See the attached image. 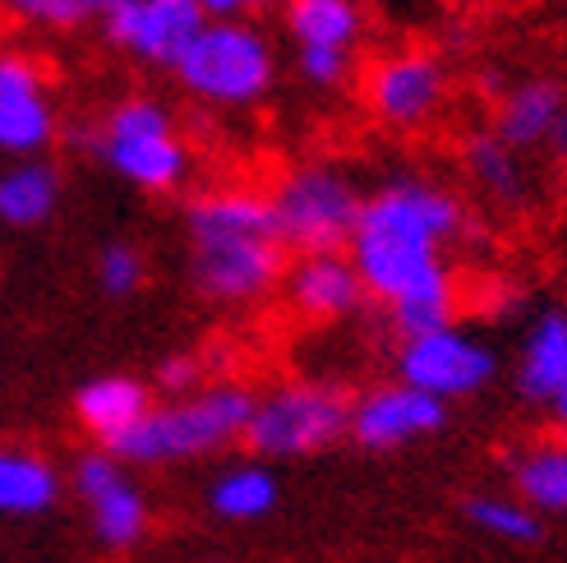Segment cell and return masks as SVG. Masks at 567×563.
<instances>
[{
    "label": "cell",
    "instance_id": "cell-18",
    "mask_svg": "<svg viewBox=\"0 0 567 563\" xmlns=\"http://www.w3.org/2000/svg\"><path fill=\"white\" fill-rule=\"evenodd\" d=\"M65 499V471L38 448L0 443V518H42Z\"/></svg>",
    "mask_w": 567,
    "mask_h": 563
},
{
    "label": "cell",
    "instance_id": "cell-11",
    "mask_svg": "<svg viewBox=\"0 0 567 563\" xmlns=\"http://www.w3.org/2000/svg\"><path fill=\"white\" fill-rule=\"evenodd\" d=\"M443 426H447V402H439L430 392H420L392 375L351 398L347 439L355 448H364V453H396V448H406V443L434 439Z\"/></svg>",
    "mask_w": 567,
    "mask_h": 563
},
{
    "label": "cell",
    "instance_id": "cell-32",
    "mask_svg": "<svg viewBox=\"0 0 567 563\" xmlns=\"http://www.w3.org/2000/svg\"><path fill=\"white\" fill-rule=\"evenodd\" d=\"M264 10H281V0H254V14H264Z\"/></svg>",
    "mask_w": 567,
    "mask_h": 563
},
{
    "label": "cell",
    "instance_id": "cell-2",
    "mask_svg": "<svg viewBox=\"0 0 567 563\" xmlns=\"http://www.w3.org/2000/svg\"><path fill=\"white\" fill-rule=\"evenodd\" d=\"M254 392L236 379H208L204 388L181 398H153V407L106 448L134 471L153 467H189L231 453L245 443Z\"/></svg>",
    "mask_w": 567,
    "mask_h": 563
},
{
    "label": "cell",
    "instance_id": "cell-21",
    "mask_svg": "<svg viewBox=\"0 0 567 563\" xmlns=\"http://www.w3.org/2000/svg\"><path fill=\"white\" fill-rule=\"evenodd\" d=\"M61 172L47 157H14L0 172V227L38 232L61 208Z\"/></svg>",
    "mask_w": 567,
    "mask_h": 563
},
{
    "label": "cell",
    "instance_id": "cell-1",
    "mask_svg": "<svg viewBox=\"0 0 567 563\" xmlns=\"http://www.w3.org/2000/svg\"><path fill=\"white\" fill-rule=\"evenodd\" d=\"M185 273L198 300L249 309L281 291L291 249L281 245L268 190L208 185L185 204Z\"/></svg>",
    "mask_w": 567,
    "mask_h": 563
},
{
    "label": "cell",
    "instance_id": "cell-8",
    "mask_svg": "<svg viewBox=\"0 0 567 563\" xmlns=\"http://www.w3.org/2000/svg\"><path fill=\"white\" fill-rule=\"evenodd\" d=\"M65 494L79 499L93 541L106 554H130L148 541V526H153L148 490L138 485L134 467H125L116 453H106V448H83L74 458V467L65 471Z\"/></svg>",
    "mask_w": 567,
    "mask_h": 563
},
{
    "label": "cell",
    "instance_id": "cell-26",
    "mask_svg": "<svg viewBox=\"0 0 567 563\" xmlns=\"http://www.w3.org/2000/svg\"><path fill=\"white\" fill-rule=\"evenodd\" d=\"M97 287L111 296V300H130L144 291V282H148V259H144V249L130 245V240H111L97 249Z\"/></svg>",
    "mask_w": 567,
    "mask_h": 563
},
{
    "label": "cell",
    "instance_id": "cell-29",
    "mask_svg": "<svg viewBox=\"0 0 567 563\" xmlns=\"http://www.w3.org/2000/svg\"><path fill=\"white\" fill-rule=\"evenodd\" d=\"M204 19H249L254 14V0H194Z\"/></svg>",
    "mask_w": 567,
    "mask_h": 563
},
{
    "label": "cell",
    "instance_id": "cell-27",
    "mask_svg": "<svg viewBox=\"0 0 567 563\" xmlns=\"http://www.w3.org/2000/svg\"><path fill=\"white\" fill-rule=\"evenodd\" d=\"M355 70V51L337 47H296V74L319 93H337Z\"/></svg>",
    "mask_w": 567,
    "mask_h": 563
},
{
    "label": "cell",
    "instance_id": "cell-25",
    "mask_svg": "<svg viewBox=\"0 0 567 563\" xmlns=\"http://www.w3.org/2000/svg\"><path fill=\"white\" fill-rule=\"evenodd\" d=\"M116 0H0V14L42 33H74L83 23H102Z\"/></svg>",
    "mask_w": 567,
    "mask_h": 563
},
{
    "label": "cell",
    "instance_id": "cell-31",
    "mask_svg": "<svg viewBox=\"0 0 567 563\" xmlns=\"http://www.w3.org/2000/svg\"><path fill=\"white\" fill-rule=\"evenodd\" d=\"M549 149L567 162V111H563V116H558V125H554V134H549Z\"/></svg>",
    "mask_w": 567,
    "mask_h": 563
},
{
    "label": "cell",
    "instance_id": "cell-17",
    "mask_svg": "<svg viewBox=\"0 0 567 563\" xmlns=\"http://www.w3.org/2000/svg\"><path fill=\"white\" fill-rule=\"evenodd\" d=\"M567 383V309H540L517 347V392L535 407H549V398Z\"/></svg>",
    "mask_w": 567,
    "mask_h": 563
},
{
    "label": "cell",
    "instance_id": "cell-12",
    "mask_svg": "<svg viewBox=\"0 0 567 563\" xmlns=\"http://www.w3.org/2000/svg\"><path fill=\"white\" fill-rule=\"evenodd\" d=\"M204 23L194 0H116L102 19V38L134 65L172 70Z\"/></svg>",
    "mask_w": 567,
    "mask_h": 563
},
{
    "label": "cell",
    "instance_id": "cell-13",
    "mask_svg": "<svg viewBox=\"0 0 567 563\" xmlns=\"http://www.w3.org/2000/svg\"><path fill=\"white\" fill-rule=\"evenodd\" d=\"M55 134H61V116L42 61L19 47H0V153L47 157Z\"/></svg>",
    "mask_w": 567,
    "mask_h": 563
},
{
    "label": "cell",
    "instance_id": "cell-23",
    "mask_svg": "<svg viewBox=\"0 0 567 563\" xmlns=\"http://www.w3.org/2000/svg\"><path fill=\"white\" fill-rule=\"evenodd\" d=\"M462 166H466L471 185L485 194L489 204H498V208H517V204H526V194H530L526 162H522V153H517L513 144H503L494 130H480V134L466 139Z\"/></svg>",
    "mask_w": 567,
    "mask_h": 563
},
{
    "label": "cell",
    "instance_id": "cell-30",
    "mask_svg": "<svg viewBox=\"0 0 567 563\" xmlns=\"http://www.w3.org/2000/svg\"><path fill=\"white\" fill-rule=\"evenodd\" d=\"M545 411L554 416V430H558V434H567V383H563V388L554 392V398H549V407H545Z\"/></svg>",
    "mask_w": 567,
    "mask_h": 563
},
{
    "label": "cell",
    "instance_id": "cell-16",
    "mask_svg": "<svg viewBox=\"0 0 567 563\" xmlns=\"http://www.w3.org/2000/svg\"><path fill=\"white\" fill-rule=\"evenodd\" d=\"M153 407V388L138 375H93L74 392V426L93 439V448H111L138 416Z\"/></svg>",
    "mask_w": 567,
    "mask_h": 563
},
{
    "label": "cell",
    "instance_id": "cell-22",
    "mask_svg": "<svg viewBox=\"0 0 567 563\" xmlns=\"http://www.w3.org/2000/svg\"><path fill=\"white\" fill-rule=\"evenodd\" d=\"M281 28L291 47H337L355 51L370 28L364 0H281Z\"/></svg>",
    "mask_w": 567,
    "mask_h": 563
},
{
    "label": "cell",
    "instance_id": "cell-6",
    "mask_svg": "<svg viewBox=\"0 0 567 563\" xmlns=\"http://www.w3.org/2000/svg\"><path fill=\"white\" fill-rule=\"evenodd\" d=\"M351 392L328 379H281L268 392H254L245 448L259 462H300L319 458L347 439Z\"/></svg>",
    "mask_w": 567,
    "mask_h": 563
},
{
    "label": "cell",
    "instance_id": "cell-4",
    "mask_svg": "<svg viewBox=\"0 0 567 563\" xmlns=\"http://www.w3.org/2000/svg\"><path fill=\"white\" fill-rule=\"evenodd\" d=\"M89 153L138 194H176L194 176V153L176 111L148 93L111 102L106 116L89 130Z\"/></svg>",
    "mask_w": 567,
    "mask_h": 563
},
{
    "label": "cell",
    "instance_id": "cell-10",
    "mask_svg": "<svg viewBox=\"0 0 567 563\" xmlns=\"http://www.w3.org/2000/svg\"><path fill=\"white\" fill-rule=\"evenodd\" d=\"M452 74L443 65V55L430 47H396L370 70L360 74V102L370 111V121L396 134H415L424 125L439 121V111L447 106Z\"/></svg>",
    "mask_w": 567,
    "mask_h": 563
},
{
    "label": "cell",
    "instance_id": "cell-28",
    "mask_svg": "<svg viewBox=\"0 0 567 563\" xmlns=\"http://www.w3.org/2000/svg\"><path fill=\"white\" fill-rule=\"evenodd\" d=\"M204 383H208V360L204 356H194V351H166L157 360L148 388H157L153 398H181V392H194V388H204Z\"/></svg>",
    "mask_w": 567,
    "mask_h": 563
},
{
    "label": "cell",
    "instance_id": "cell-9",
    "mask_svg": "<svg viewBox=\"0 0 567 563\" xmlns=\"http://www.w3.org/2000/svg\"><path fill=\"white\" fill-rule=\"evenodd\" d=\"M396 379L452 407L485 392L498 379V351L489 347V337L452 319L439 328L396 337Z\"/></svg>",
    "mask_w": 567,
    "mask_h": 563
},
{
    "label": "cell",
    "instance_id": "cell-7",
    "mask_svg": "<svg viewBox=\"0 0 567 563\" xmlns=\"http://www.w3.org/2000/svg\"><path fill=\"white\" fill-rule=\"evenodd\" d=\"M360 199H364V190L337 162H296L268 190L277 236L291 255L347 249L355 217H360Z\"/></svg>",
    "mask_w": 567,
    "mask_h": 563
},
{
    "label": "cell",
    "instance_id": "cell-5",
    "mask_svg": "<svg viewBox=\"0 0 567 563\" xmlns=\"http://www.w3.org/2000/svg\"><path fill=\"white\" fill-rule=\"evenodd\" d=\"M172 74L194 102L213 111H249L277 89V47L249 19H208Z\"/></svg>",
    "mask_w": 567,
    "mask_h": 563
},
{
    "label": "cell",
    "instance_id": "cell-3",
    "mask_svg": "<svg viewBox=\"0 0 567 563\" xmlns=\"http://www.w3.org/2000/svg\"><path fill=\"white\" fill-rule=\"evenodd\" d=\"M347 259L360 273L364 300H374L383 309V319L396 337L452 324V315H457V296H462L457 268H452L443 245H424V240L374 232L355 222Z\"/></svg>",
    "mask_w": 567,
    "mask_h": 563
},
{
    "label": "cell",
    "instance_id": "cell-15",
    "mask_svg": "<svg viewBox=\"0 0 567 563\" xmlns=\"http://www.w3.org/2000/svg\"><path fill=\"white\" fill-rule=\"evenodd\" d=\"M503 475L530 513L567 518V434H535L503 453Z\"/></svg>",
    "mask_w": 567,
    "mask_h": 563
},
{
    "label": "cell",
    "instance_id": "cell-19",
    "mask_svg": "<svg viewBox=\"0 0 567 563\" xmlns=\"http://www.w3.org/2000/svg\"><path fill=\"white\" fill-rule=\"evenodd\" d=\"M204 503L217 522H231V526H249V522H264L277 513L281 503V481L272 462H259V458H245V462H226L208 490H204Z\"/></svg>",
    "mask_w": 567,
    "mask_h": 563
},
{
    "label": "cell",
    "instance_id": "cell-20",
    "mask_svg": "<svg viewBox=\"0 0 567 563\" xmlns=\"http://www.w3.org/2000/svg\"><path fill=\"white\" fill-rule=\"evenodd\" d=\"M567 111L563 83L554 79H522L513 89H503L498 111H494V134L503 144H513L517 153H530L549 144V134L558 125V116Z\"/></svg>",
    "mask_w": 567,
    "mask_h": 563
},
{
    "label": "cell",
    "instance_id": "cell-24",
    "mask_svg": "<svg viewBox=\"0 0 567 563\" xmlns=\"http://www.w3.org/2000/svg\"><path fill=\"white\" fill-rule=\"evenodd\" d=\"M462 513L480 536H489L498 545H535L545 536V518L530 513L513 490H475L462 503Z\"/></svg>",
    "mask_w": 567,
    "mask_h": 563
},
{
    "label": "cell",
    "instance_id": "cell-14",
    "mask_svg": "<svg viewBox=\"0 0 567 563\" xmlns=\"http://www.w3.org/2000/svg\"><path fill=\"white\" fill-rule=\"evenodd\" d=\"M281 296L287 309L305 324H342L360 315L364 287L360 273L347 259V249H323V255H291L281 273Z\"/></svg>",
    "mask_w": 567,
    "mask_h": 563
}]
</instances>
